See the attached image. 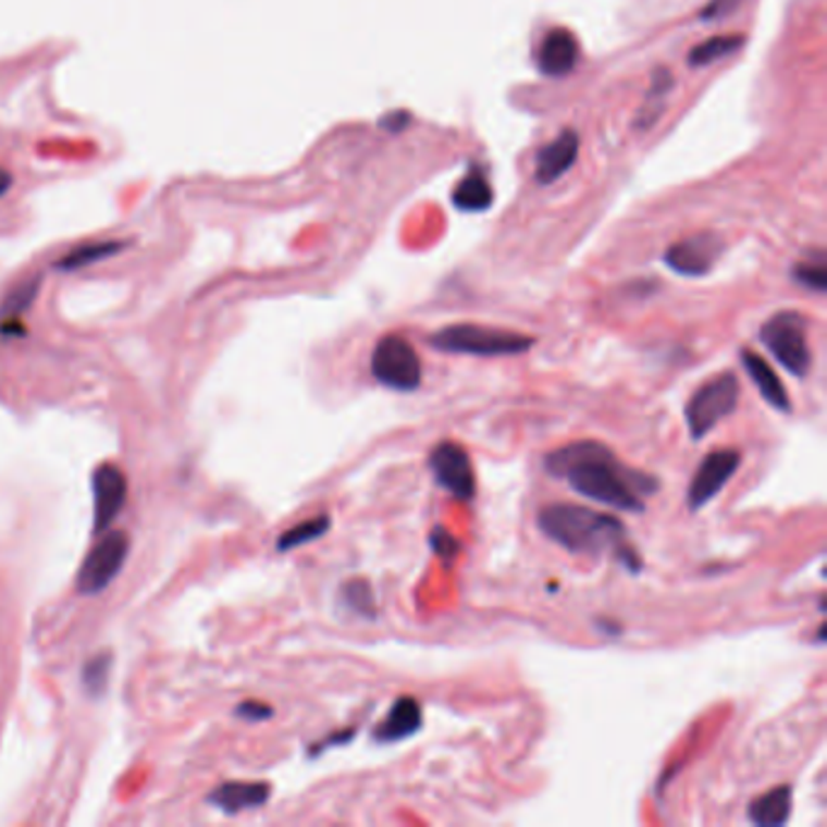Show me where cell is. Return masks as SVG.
Returning <instances> with one entry per match:
<instances>
[{"label": "cell", "instance_id": "cell-10", "mask_svg": "<svg viewBox=\"0 0 827 827\" xmlns=\"http://www.w3.org/2000/svg\"><path fill=\"white\" fill-rule=\"evenodd\" d=\"M129 495V483L122 469H116L114 464H102L92 473V517H95V532H104L114 517L122 513Z\"/></svg>", "mask_w": 827, "mask_h": 827}, {"label": "cell", "instance_id": "cell-12", "mask_svg": "<svg viewBox=\"0 0 827 827\" xmlns=\"http://www.w3.org/2000/svg\"><path fill=\"white\" fill-rule=\"evenodd\" d=\"M272 797V787L264 781H226L209 793V803L226 815L262 809Z\"/></svg>", "mask_w": 827, "mask_h": 827}, {"label": "cell", "instance_id": "cell-21", "mask_svg": "<svg viewBox=\"0 0 827 827\" xmlns=\"http://www.w3.org/2000/svg\"><path fill=\"white\" fill-rule=\"evenodd\" d=\"M742 47V35H718L696 45L692 51H689V63L692 66H708V63L718 61L720 57L733 54L736 49Z\"/></svg>", "mask_w": 827, "mask_h": 827}, {"label": "cell", "instance_id": "cell-27", "mask_svg": "<svg viewBox=\"0 0 827 827\" xmlns=\"http://www.w3.org/2000/svg\"><path fill=\"white\" fill-rule=\"evenodd\" d=\"M236 716L246 718V720H264L272 716V706L262 704V702H243L236 706Z\"/></svg>", "mask_w": 827, "mask_h": 827}, {"label": "cell", "instance_id": "cell-26", "mask_svg": "<svg viewBox=\"0 0 827 827\" xmlns=\"http://www.w3.org/2000/svg\"><path fill=\"white\" fill-rule=\"evenodd\" d=\"M430 546L434 554H437L442 560H452L454 556L459 554V542L452 536V532H447L444 527H434L430 532Z\"/></svg>", "mask_w": 827, "mask_h": 827}, {"label": "cell", "instance_id": "cell-16", "mask_svg": "<svg viewBox=\"0 0 827 827\" xmlns=\"http://www.w3.org/2000/svg\"><path fill=\"white\" fill-rule=\"evenodd\" d=\"M740 362L742 367H745L748 377L752 379V384L757 386L760 396L765 398V403H769V406L779 412H791L789 391L783 388L781 379L777 377V371L769 367L767 359H762L757 353H752V349H742Z\"/></svg>", "mask_w": 827, "mask_h": 827}, {"label": "cell", "instance_id": "cell-29", "mask_svg": "<svg viewBox=\"0 0 827 827\" xmlns=\"http://www.w3.org/2000/svg\"><path fill=\"white\" fill-rule=\"evenodd\" d=\"M381 124H384V126H386V129H391V132H398V129H400V126H406V124H408V114H406V112H394V114H386V116H384V120H381Z\"/></svg>", "mask_w": 827, "mask_h": 827}, {"label": "cell", "instance_id": "cell-28", "mask_svg": "<svg viewBox=\"0 0 827 827\" xmlns=\"http://www.w3.org/2000/svg\"><path fill=\"white\" fill-rule=\"evenodd\" d=\"M740 0H712L708 3V8L702 13V20H718V17H726L733 13V10L738 8Z\"/></svg>", "mask_w": 827, "mask_h": 827}, {"label": "cell", "instance_id": "cell-24", "mask_svg": "<svg viewBox=\"0 0 827 827\" xmlns=\"http://www.w3.org/2000/svg\"><path fill=\"white\" fill-rule=\"evenodd\" d=\"M110 665H112V657L110 655H95L92 661L83 667V687L88 689V694L98 696L102 694L104 684H108V677H110Z\"/></svg>", "mask_w": 827, "mask_h": 827}, {"label": "cell", "instance_id": "cell-19", "mask_svg": "<svg viewBox=\"0 0 827 827\" xmlns=\"http://www.w3.org/2000/svg\"><path fill=\"white\" fill-rule=\"evenodd\" d=\"M331 524L333 522L328 515H318L313 519H306V522L294 524L292 529H286V532L280 536L277 551L280 554H284V551H292V548H299V546H306L311 542H318V539H323L328 532H331Z\"/></svg>", "mask_w": 827, "mask_h": 827}, {"label": "cell", "instance_id": "cell-22", "mask_svg": "<svg viewBox=\"0 0 827 827\" xmlns=\"http://www.w3.org/2000/svg\"><path fill=\"white\" fill-rule=\"evenodd\" d=\"M37 292H39V280H29L15 286V289L8 294L3 309H0V316H3V323L0 325L17 323V318L23 316L32 306V301L37 299Z\"/></svg>", "mask_w": 827, "mask_h": 827}, {"label": "cell", "instance_id": "cell-6", "mask_svg": "<svg viewBox=\"0 0 827 827\" xmlns=\"http://www.w3.org/2000/svg\"><path fill=\"white\" fill-rule=\"evenodd\" d=\"M371 377L394 391H416L422 384V365L406 337L384 335L371 353Z\"/></svg>", "mask_w": 827, "mask_h": 827}, {"label": "cell", "instance_id": "cell-17", "mask_svg": "<svg viewBox=\"0 0 827 827\" xmlns=\"http://www.w3.org/2000/svg\"><path fill=\"white\" fill-rule=\"evenodd\" d=\"M791 801L793 789L787 787V783H781V787H774L772 791L762 793V797H757L748 805V818L757 827H781L791 818Z\"/></svg>", "mask_w": 827, "mask_h": 827}, {"label": "cell", "instance_id": "cell-15", "mask_svg": "<svg viewBox=\"0 0 827 827\" xmlns=\"http://www.w3.org/2000/svg\"><path fill=\"white\" fill-rule=\"evenodd\" d=\"M578 151H580L578 134L572 129L560 132L558 139H554L548 146H544L542 151H539L534 177L542 185L556 183V180L564 173H568L572 163L578 161Z\"/></svg>", "mask_w": 827, "mask_h": 827}, {"label": "cell", "instance_id": "cell-23", "mask_svg": "<svg viewBox=\"0 0 827 827\" xmlns=\"http://www.w3.org/2000/svg\"><path fill=\"white\" fill-rule=\"evenodd\" d=\"M343 600L349 609L359 614V617H374L377 604H374V595H371V588H369L367 580L345 582Z\"/></svg>", "mask_w": 827, "mask_h": 827}, {"label": "cell", "instance_id": "cell-2", "mask_svg": "<svg viewBox=\"0 0 827 827\" xmlns=\"http://www.w3.org/2000/svg\"><path fill=\"white\" fill-rule=\"evenodd\" d=\"M536 524L544 536L570 554L592 558L612 556L633 576L643 568L639 551L629 544L627 527L619 517L595 513L582 505L554 503L539 510Z\"/></svg>", "mask_w": 827, "mask_h": 827}, {"label": "cell", "instance_id": "cell-30", "mask_svg": "<svg viewBox=\"0 0 827 827\" xmlns=\"http://www.w3.org/2000/svg\"><path fill=\"white\" fill-rule=\"evenodd\" d=\"M10 187H13V175H10L5 168H0V197H3Z\"/></svg>", "mask_w": 827, "mask_h": 827}, {"label": "cell", "instance_id": "cell-9", "mask_svg": "<svg viewBox=\"0 0 827 827\" xmlns=\"http://www.w3.org/2000/svg\"><path fill=\"white\" fill-rule=\"evenodd\" d=\"M740 469V452L738 449H716L708 452L704 461L699 464L692 483L687 487V507L692 513H699L714 497L724 491L730 479Z\"/></svg>", "mask_w": 827, "mask_h": 827}, {"label": "cell", "instance_id": "cell-8", "mask_svg": "<svg viewBox=\"0 0 827 827\" xmlns=\"http://www.w3.org/2000/svg\"><path fill=\"white\" fill-rule=\"evenodd\" d=\"M428 466L432 471V479L440 487H444L452 497L457 501L469 503L476 495V476L469 454L464 447L454 442H440L434 444Z\"/></svg>", "mask_w": 827, "mask_h": 827}, {"label": "cell", "instance_id": "cell-14", "mask_svg": "<svg viewBox=\"0 0 827 827\" xmlns=\"http://www.w3.org/2000/svg\"><path fill=\"white\" fill-rule=\"evenodd\" d=\"M420 728H422V708L418 704V699L398 696L394 706L388 708L386 718L374 728L371 738H374V742H381V745H394V742L416 736Z\"/></svg>", "mask_w": 827, "mask_h": 827}, {"label": "cell", "instance_id": "cell-7", "mask_svg": "<svg viewBox=\"0 0 827 827\" xmlns=\"http://www.w3.org/2000/svg\"><path fill=\"white\" fill-rule=\"evenodd\" d=\"M126 556H129V536L124 532L102 536L78 570L76 588L81 595H100L102 590H108L124 568Z\"/></svg>", "mask_w": 827, "mask_h": 827}, {"label": "cell", "instance_id": "cell-20", "mask_svg": "<svg viewBox=\"0 0 827 827\" xmlns=\"http://www.w3.org/2000/svg\"><path fill=\"white\" fill-rule=\"evenodd\" d=\"M116 250H122V243L116 240H100V243H86V246H81L76 250H71L66 258L59 260V268L61 270H81V268H88V264L98 262V260H108L112 258Z\"/></svg>", "mask_w": 827, "mask_h": 827}, {"label": "cell", "instance_id": "cell-18", "mask_svg": "<svg viewBox=\"0 0 827 827\" xmlns=\"http://www.w3.org/2000/svg\"><path fill=\"white\" fill-rule=\"evenodd\" d=\"M454 207L464 211H485L493 205V187L479 171L466 175L454 189Z\"/></svg>", "mask_w": 827, "mask_h": 827}, {"label": "cell", "instance_id": "cell-13", "mask_svg": "<svg viewBox=\"0 0 827 827\" xmlns=\"http://www.w3.org/2000/svg\"><path fill=\"white\" fill-rule=\"evenodd\" d=\"M536 63L544 76L560 78L576 69L578 63V39L566 27L551 29L539 47Z\"/></svg>", "mask_w": 827, "mask_h": 827}, {"label": "cell", "instance_id": "cell-25", "mask_svg": "<svg viewBox=\"0 0 827 827\" xmlns=\"http://www.w3.org/2000/svg\"><path fill=\"white\" fill-rule=\"evenodd\" d=\"M793 277H797V282H801L803 286H809V289L813 292H825L827 286V268H825V260L823 256H818V260H803L797 264V270H793Z\"/></svg>", "mask_w": 827, "mask_h": 827}, {"label": "cell", "instance_id": "cell-11", "mask_svg": "<svg viewBox=\"0 0 827 827\" xmlns=\"http://www.w3.org/2000/svg\"><path fill=\"white\" fill-rule=\"evenodd\" d=\"M720 240L712 233H702V236L687 238L675 243L672 248H667L665 262L667 268L675 270L682 277H702L708 270L714 268V262L720 252Z\"/></svg>", "mask_w": 827, "mask_h": 827}, {"label": "cell", "instance_id": "cell-3", "mask_svg": "<svg viewBox=\"0 0 827 827\" xmlns=\"http://www.w3.org/2000/svg\"><path fill=\"white\" fill-rule=\"evenodd\" d=\"M430 347L449 355L513 357L534 347V337L476 323H454L430 335Z\"/></svg>", "mask_w": 827, "mask_h": 827}, {"label": "cell", "instance_id": "cell-4", "mask_svg": "<svg viewBox=\"0 0 827 827\" xmlns=\"http://www.w3.org/2000/svg\"><path fill=\"white\" fill-rule=\"evenodd\" d=\"M809 321L797 311H779L760 328V341L772 353L777 362L797 379H805L813 365L809 347Z\"/></svg>", "mask_w": 827, "mask_h": 827}, {"label": "cell", "instance_id": "cell-1", "mask_svg": "<svg viewBox=\"0 0 827 827\" xmlns=\"http://www.w3.org/2000/svg\"><path fill=\"white\" fill-rule=\"evenodd\" d=\"M544 469L582 497L621 513H643L645 501L661 487L655 476L631 469L597 440L570 442L548 452Z\"/></svg>", "mask_w": 827, "mask_h": 827}, {"label": "cell", "instance_id": "cell-5", "mask_svg": "<svg viewBox=\"0 0 827 827\" xmlns=\"http://www.w3.org/2000/svg\"><path fill=\"white\" fill-rule=\"evenodd\" d=\"M740 381L730 371L706 379L687 400L684 418L694 442H702L720 420L738 408Z\"/></svg>", "mask_w": 827, "mask_h": 827}]
</instances>
